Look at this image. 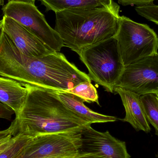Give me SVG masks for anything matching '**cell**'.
Segmentation results:
<instances>
[{"instance_id": "8fae6325", "label": "cell", "mask_w": 158, "mask_h": 158, "mask_svg": "<svg viewBox=\"0 0 158 158\" xmlns=\"http://www.w3.org/2000/svg\"><path fill=\"white\" fill-rule=\"evenodd\" d=\"M115 92L118 94L125 108V118L121 119L129 123L137 131H143L148 133L151 131L141 96L137 94L119 87Z\"/></svg>"}, {"instance_id": "277c9868", "label": "cell", "mask_w": 158, "mask_h": 158, "mask_svg": "<svg viewBox=\"0 0 158 158\" xmlns=\"http://www.w3.org/2000/svg\"><path fill=\"white\" fill-rule=\"evenodd\" d=\"M78 55L91 81L114 93L125 68L115 37L85 48Z\"/></svg>"}, {"instance_id": "484cf974", "label": "cell", "mask_w": 158, "mask_h": 158, "mask_svg": "<svg viewBox=\"0 0 158 158\" xmlns=\"http://www.w3.org/2000/svg\"><path fill=\"white\" fill-rule=\"evenodd\" d=\"M3 0H0V5L2 3V2Z\"/></svg>"}, {"instance_id": "30bf717a", "label": "cell", "mask_w": 158, "mask_h": 158, "mask_svg": "<svg viewBox=\"0 0 158 158\" xmlns=\"http://www.w3.org/2000/svg\"><path fill=\"white\" fill-rule=\"evenodd\" d=\"M1 27L18 50L27 56L37 58L55 52L31 31L12 19L3 16L1 20Z\"/></svg>"}, {"instance_id": "cb8c5ba5", "label": "cell", "mask_w": 158, "mask_h": 158, "mask_svg": "<svg viewBox=\"0 0 158 158\" xmlns=\"http://www.w3.org/2000/svg\"><path fill=\"white\" fill-rule=\"evenodd\" d=\"M13 1H20V2H25L31 3H35L36 0H13Z\"/></svg>"}, {"instance_id": "44dd1931", "label": "cell", "mask_w": 158, "mask_h": 158, "mask_svg": "<svg viewBox=\"0 0 158 158\" xmlns=\"http://www.w3.org/2000/svg\"><path fill=\"white\" fill-rule=\"evenodd\" d=\"M67 158H106L103 156L94 153H89L80 151L75 156Z\"/></svg>"}, {"instance_id": "52a82bcc", "label": "cell", "mask_w": 158, "mask_h": 158, "mask_svg": "<svg viewBox=\"0 0 158 158\" xmlns=\"http://www.w3.org/2000/svg\"><path fill=\"white\" fill-rule=\"evenodd\" d=\"M81 131L43 135L33 137L15 158H67L81 151Z\"/></svg>"}, {"instance_id": "e0dca14e", "label": "cell", "mask_w": 158, "mask_h": 158, "mask_svg": "<svg viewBox=\"0 0 158 158\" xmlns=\"http://www.w3.org/2000/svg\"><path fill=\"white\" fill-rule=\"evenodd\" d=\"M14 136V141L0 154V158H15L33 138L22 135H18Z\"/></svg>"}, {"instance_id": "2e32d148", "label": "cell", "mask_w": 158, "mask_h": 158, "mask_svg": "<svg viewBox=\"0 0 158 158\" xmlns=\"http://www.w3.org/2000/svg\"><path fill=\"white\" fill-rule=\"evenodd\" d=\"M65 92L71 93L79 97L84 102L89 103L95 102L99 105L97 91L91 82L87 81L83 82Z\"/></svg>"}, {"instance_id": "5bb4252c", "label": "cell", "mask_w": 158, "mask_h": 158, "mask_svg": "<svg viewBox=\"0 0 158 158\" xmlns=\"http://www.w3.org/2000/svg\"><path fill=\"white\" fill-rule=\"evenodd\" d=\"M46 11L60 12L68 9H89L118 6L113 0H40Z\"/></svg>"}, {"instance_id": "603a6c76", "label": "cell", "mask_w": 158, "mask_h": 158, "mask_svg": "<svg viewBox=\"0 0 158 158\" xmlns=\"http://www.w3.org/2000/svg\"><path fill=\"white\" fill-rule=\"evenodd\" d=\"M10 135H13V133H12V129L11 127L9 126L8 129L3 131H0V140L5 138Z\"/></svg>"}, {"instance_id": "3957f363", "label": "cell", "mask_w": 158, "mask_h": 158, "mask_svg": "<svg viewBox=\"0 0 158 158\" xmlns=\"http://www.w3.org/2000/svg\"><path fill=\"white\" fill-rule=\"evenodd\" d=\"M120 7L68 9L56 13L55 30L64 45L79 54L82 51L115 37Z\"/></svg>"}, {"instance_id": "ffe728a7", "label": "cell", "mask_w": 158, "mask_h": 158, "mask_svg": "<svg viewBox=\"0 0 158 158\" xmlns=\"http://www.w3.org/2000/svg\"><path fill=\"white\" fill-rule=\"evenodd\" d=\"M15 113L10 108L0 102V118L10 120L12 115Z\"/></svg>"}, {"instance_id": "d6986e66", "label": "cell", "mask_w": 158, "mask_h": 158, "mask_svg": "<svg viewBox=\"0 0 158 158\" xmlns=\"http://www.w3.org/2000/svg\"><path fill=\"white\" fill-rule=\"evenodd\" d=\"M155 1L156 0H118V2L124 6L136 5L137 6H143L153 4Z\"/></svg>"}, {"instance_id": "d4e9b609", "label": "cell", "mask_w": 158, "mask_h": 158, "mask_svg": "<svg viewBox=\"0 0 158 158\" xmlns=\"http://www.w3.org/2000/svg\"><path fill=\"white\" fill-rule=\"evenodd\" d=\"M156 97L158 101V94H157L156 95Z\"/></svg>"}, {"instance_id": "9c48e42d", "label": "cell", "mask_w": 158, "mask_h": 158, "mask_svg": "<svg viewBox=\"0 0 158 158\" xmlns=\"http://www.w3.org/2000/svg\"><path fill=\"white\" fill-rule=\"evenodd\" d=\"M82 146L81 151L94 153L106 158H131L126 143L107 131H96L91 125L81 131Z\"/></svg>"}, {"instance_id": "ac0fdd59", "label": "cell", "mask_w": 158, "mask_h": 158, "mask_svg": "<svg viewBox=\"0 0 158 158\" xmlns=\"http://www.w3.org/2000/svg\"><path fill=\"white\" fill-rule=\"evenodd\" d=\"M135 9L138 15L158 25V6L153 4L146 6H136Z\"/></svg>"}, {"instance_id": "8992f818", "label": "cell", "mask_w": 158, "mask_h": 158, "mask_svg": "<svg viewBox=\"0 0 158 158\" xmlns=\"http://www.w3.org/2000/svg\"><path fill=\"white\" fill-rule=\"evenodd\" d=\"M2 10L4 16L27 29L53 51L60 52L64 46L58 33L48 24L35 4L10 0Z\"/></svg>"}, {"instance_id": "4fadbf2b", "label": "cell", "mask_w": 158, "mask_h": 158, "mask_svg": "<svg viewBox=\"0 0 158 158\" xmlns=\"http://www.w3.org/2000/svg\"><path fill=\"white\" fill-rule=\"evenodd\" d=\"M27 93V88L17 81L0 77V102L12 109L15 116L22 110Z\"/></svg>"}, {"instance_id": "4316f807", "label": "cell", "mask_w": 158, "mask_h": 158, "mask_svg": "<svg viewBox=\"0 0 158 158\" xmlns=\"http://www.w3.org/2000/svg\"><path fill=\"white\" fill-rule=\"evenodd\" d=\"M157 158H158V153L157 154Z\"/></svg>"}, {"instance_id": "5b68a950", "label": "cell", "mask_w": 158, "mask_h": 158, "mask_svg": "<svg viewBox=\"0 0 158 158\" xmlns=\"http://www.w3.org/2000/svg\"><path fill=\"white\" fill-rule=\"evenodd\" d=\"M114 37L125 66L158 54V37L155 31L125 16H120Z\"/></svg>"}, {"instance_id": "7402d4cb", "label": "cell", "mask_w": 158, "mask_h": 158, "mask_svg": "<svg viewBox=\"0 0 158 158\" xmlns=\"http://www.w3.org/2000/svg\"><path fill=\"white\" fill-rule=\"evenodd\" d=\"M15 139V136L10 135L5 138L0 140V154L5 150Z\"/></svg>"}, {"instance_id": "7a4b0ae2", "label": "cell", "mask_w": 158, "mask_h": 158, "mask_svg": "<svg viewBox=\"0 0 158 158\" xmlns=\"http://www.w3.org/2000/svg\"><path fill=\"white\" fill-rule=\"evenodd\" d=\"M22 110L10 127L13 136L35 137L43 135L81 132L91 124L73 113L54 91L31 85Z\"/></svg>"}, {"instance_id": "9a60e30c", "label": "cell", "mask_w": 158, "mask_h": 158, "mask_svg": "<svg viewBox=\"0 0 158 158\" xmlns=\"http://www.w3.org/2000/svg\"><path fill=\"white\" fill-rule=\"evenodd\" d=\"M141 98L148 120L155 128L156 135L158 137V101L156 94L141 96Z\"/></svg>"}, {"instance_id": "7c38bea8", "label": "cell", "mask_w": 158, "mask_h": 158, "mask_svg": "<svg viewBox=\"0 0 158 158\" xmlns=\"http://www.w3.org/2000/svg\"><path fill=\"white\" fill-rule=\"evenodd\" d=\"M55 92L57 98L73 113L91 125L117 120L116 117L103 115L91 110L84 104V101L81 98L73 94L66 92Z\"/></svg>"}, {"instance_id": "ba28073f", "label": "cell", "mask_w": 158, "mask_h": 158, "mask_svg": "<svg viewBox=\"0 0 158 158\" xmlns=\"http://www.w3.org/2000/svg\"><path fill=\"white\" fill-rule=\"evenodd\" d=\"M116 87L140 96L158 94V54L125 66Z\"/></svg>"}, {"instance_id": "6da1fadb", "label": "cell", "mask_w": 158, "mask_h": 158, "mask_svg": "<svg viewBox=\"0 0 158 158\" xmlns=\"http://www.w3.org/2000/svg\"><path fill=\"white\" fill-rule=\"evenodd\" d=\"M0 76L15 80L24 86L59 92L68 91L83 82H91L88 75L60 52L29 57L20 52L6 34L0 37Z\"/></svg>"}]
</instances>
